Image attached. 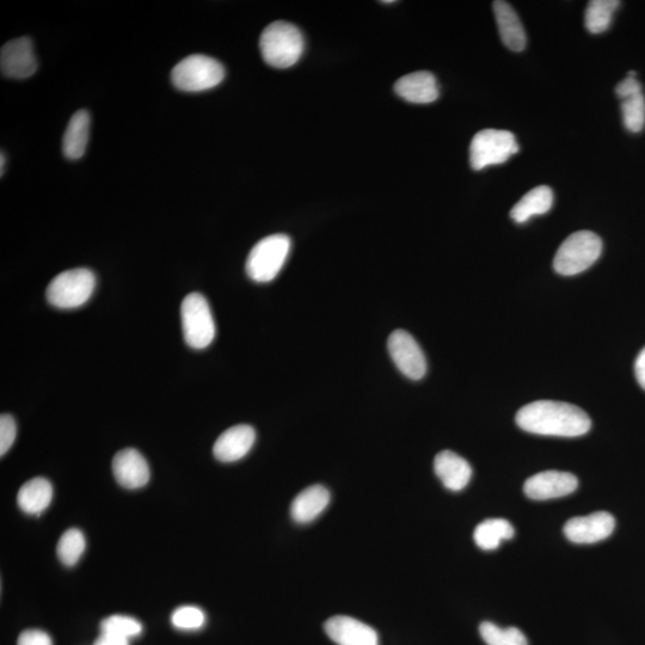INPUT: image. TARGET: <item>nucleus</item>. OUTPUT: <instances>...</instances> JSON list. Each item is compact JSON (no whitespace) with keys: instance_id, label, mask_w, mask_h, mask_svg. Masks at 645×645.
<instances>
[{"instance_id":"f257e3e1","label":"nucleus","mask_w":645,"mask_h":645,"mask_svg":"<svg viewBox=\"0 0 645 645\" xmlns=\"http://www.w3.org/2000/svg\"><path fill=\"white\" fill-rule=\"evenodd\" d=\"M515 420L525 432L562 438H577L592 427L591 419L581 408L556 401L527 404L518 411Z\"/></svg>"},{"instance_id":"f03ea898","label":"nucleus","mask_w":645,"mask_h":645,"mask_svg":"<svg viewBox=\"0 0 645 645\" xmlns=\"http://www.w3.org/2000/svg\"><path fill=\"white\" fill-rule=\"evenodd\" d=\"M304 48L303 33L292 23H270L261 35L262 58L275 69H288L296 65L303 55Z\"/></svg>"},{"instance_id":"7ed1b4c3","label":"nucleus","mask_w":645,"mask_h":645,"mask_svg":"<svg viewBox=\"0 0 645 645\" xmlns=\"http://www.w3.org/2000/svg\"><path fill=\"white\" fill-rule=\"evenodd\" d=\"M602 241L597 233L579 231L570 235L559 247L554 260L558 274L573 276L585 272L599 260Z\"/></svg>"},{"instance_id":"20e7f679","label":"nucleus","mask_w":645,"mask_h":645,"mask_svg":"<svg viewBox=\"0 0 645 645\" xmlns=\"http://www.w3.org/2000/svg\"><path fill=\"white\" fill-rule=\"evenodd\" d=\"M292 247L291 238L286 235H272L263 238L251 249L247 260V274L258 284L273 281L284 268Z\"/></svg>"},{"instance_id":"39448f33","label":"nucleus","mask_w":645,"mask_h":645,"mask_svg":"<svg viewBox=\"0 0 645 645\" xmlns=\"http://www.w3.org/2000/svg\"><path fill=\"white\" fill-rule=\"evenodd\" d=\"M96 287V276L89 269L66 270L55 276L47 287L48 303L57 309H77L88 301Z\"/></svg>"},{"instance_id":"423d86ee","label":"nucleus","mask_w":645,"mask_h":645,"mask_svg":"<svg viewBox=\"0 0 645 645\" xmlns=\"http://www.w3.org/2000/svg\"><path fill=\"white\" fill-rule=\"evenodd\" d=\"M225 78L224 66L211 57L196 54L183 59L171 71L172 84L178 90L201 92L215 88Z\"/></svg>"},{"instance_id":"0eeeda50","label":"nucleus","mask_w":645,"mask_h":645,"mask_svg":"<svg viewBox=\"0 0 645 645\" xmlns=\"http://www.w3.org/2000/svg\"><path fill=\"white\" fill-rule=\"evenodd\" d=\"M181 319L184 340L190 348L200 350L210 346L217 331L210 304L201 293L193 292L183 299Z\"/></svg>"},{"instance_id":"6e6552de","label":"nucleus","mask_w":645,"mask_h":645,"mask_svg":"<svg viewBox=\"0 0 645 645\" xmlns=\"http://www.w3.org/2000/svg\"><path fill=\"white\" fill-rule=\"evenodd\" d=\"M519 152L515 135L500 129H483L473 137L470 145V163L473 170L506 163Z\"/></svg>"},{"instance_id":"1a4fd4ad","label":"nucleus","mask_w":645,"mask_h":645,"mask_svg":"<svg viewBox=\"0 0 645 645\" xmlns=\"http://www.w3.org/2000/svg\"><path fill=\"white\" fill-rule=\"evenodd\" d=\"M393 362L405 377L420 380L426 376L427 360L419 343L408 331L395 330L387 342Z\"/></svg>"},{"instance_id":"9d476101","label":"nucleus","mask_w":645,"mask_h":645,"mask_svg":"<svg viewBox=\"0 0 645 645\" xmlns=\"http://www.w3.org/2000/svg\"><path fill=\"white\" fill-rule=\"evenodd\" d=\"M616 519L606 512L576 516L564 526L565 537L574 544H595L612 536Z\"/></svg>"},{"instance_id":"9b49d317","label":"nucleus","mask_w":645,"mask_h":645,"mask_svg":"<svg viewBox=\"0 0 645 645\" xmlns=\"http://www.w3.org/2000/svg\"><path fill=\"white\" fill-rule=\"evenodd\" d=\"M579 481L573 473L544 471L527 479L525 494L532 500L548 501L573 494Z\"/></svg>"},{"instance_id":"f8f14e48","label":"nucleus","mask_w":645,"mask_h":645,"mask_svg":"<svg viewBox=\"0 0 645 645\" xmlns=\"http://www.w3.org/2000/svg\"><path fill=\"white\" fill-rule=\"evenodd\" d=\"M0 69L5 77L26 79L38 70L33 42L20 38L6 42L0 52Z\"/></svg>"},{"instance_id":"ddd939ff","label":"nucleus","mask_w":645,"mask_h":645,"mask_svg":"<svg viewBox=\"0 0 645 645\" xmlns=\"http://www.w3.org/2000/svg\"><path fill=\"white\" fill-rule=\"evenodd\" d=\"M324 630L337 645H379L377 631L352 617L330 618L324 624Z\"/></svg>"},{"instance_id":"4468645a","label":"nucleus","mask_w":645,"mask_h":645,"mask_svg":"<svg viewBox=\"0 0 645 645\" xmlns=\"http://www.w3.org/2000/svg\"><path fill=\"white\" fill-rule=\"evenodd\" d=\"M113 472L116 481L126 489L145 487L150 481V466L143 454L134 448H125L115 454Z\"/></svg>"},{"instance_id":"2eb2a0df","label":"nucleus","mask_w":645,"mask_h":645,"mask_svg":"<svg viewBox=\"0 0 645 645\" xmlns=\"http://www.w3.org/2000/svg\"><path fill=\"white\" fill-rule=\"evenodd\" d=\"M255 441L256 432L253 427L248 425L231 427L215 441L214 457L221 463L237 462L247 456Z\"/></svg>"},{"instance_id":"dca6fc26","label":"nucleus","mask_w":645,"mask_h":645,"mask_svg":"<svg viewBox=\"0 0 645 645\" xmlns=\"http://www.w3.org/2000/svg\"><path fill=\"white\" fill-rule=\"evenodd\" d=\"M395 91L403 100L416 104L432 103L440 95L438 81L428 71L413 72L398 79Z\"/></svg>"},{"instance_id":"f3484780","label":"nucleus","mask_w":645,"mask_h":645,"mask_svg":"<svg viewBox=\"0 0 645 645\" xmlns=\"http://www.w3.org/2000/svg\"><path fill=\"white\" fill-rule=\"evenodd\" d=\"M434 471L444 487L451 491H462L472 477L470 464L452 451H442L435 457Z\"/></svg>"},{"instance_id":"a211bd4d","label":"nucleus","mask_w":645,"mask_h":645,"mask_svg":"<svg viewBox=\"0 0 645 645\" xmlns=\"http://www.w3.org/2000/svg\"><path fill=\"white\" fill-rule=\"evenodd\" d=\"M330 499L329 490L323 485L306 488L292 502V519L300 525L310 524L328 508Z\"/></svg>"},{"instance_id":"6ab92c4d","label":"nucleus","mask_w":645,"mask_h":645,"mask_svg":"<svg viewBox=\"0 0 645 645\" xmlns=\"http://www.w3.org/2000/svg\"><path fill=\"white\" fill-rule=\"evenodd\" d=\"M493 6L502 42L513 52L524 51L527 43L526 32L512 5L497 0Z\"/></svg>"},{"instance_id":"aec40b11","label":"nucleus","mask_w":645,"mask_h":645,"mask_svg":"<svg viewBox=\"0 0 645 645\" xmlns=\"http://www.w3.org/2000/svg\"><path fill=\"white\" fill-rule=\"evenodd\" d=\"M53 500V487L48 479L36 477L24 483L18 491L17 503L24 513L40 515Z\"/></svg>"},{"instance_id":"412c9836","label":"nucleus","mask_w":645,"mask_h":645,"mask_svg":"<svg viewBox=\"0 0 645 645\" xmlns=\"http://www.w3.org/2000/svg\"><path fill=\"white\" fill-rule=\"evenodd\" d=\"M554 192L548 186H539L530 190L515 204L511 211V218L518 224H524L534 215L548 213L554 205Z\"/></svg>"},{"instance_id":"4be33fe9","label":"nucleus","mask_w":645,"mask_h":645,"mask_svg":"<svg viewBox=\"0 0 645 645\" xmlns=\"http://www.w3.org/2000/svg\"><path fill=\"white\" fill-rule=\"evenodd\" d=\"M90 135V114L86 110H78L72 116L63 139V151L66 158H82L88 147Z\"/></svg>"},{"instance_id":"5701e85b","label":"nucleus","mask_w":645,"mask_h":645,"mask_svg":"<svg viewBox=\"0 0 645 645\" xmlns=\"http://www.w3.org/2000/svg\"><path fill=\"white\" fill-rule=\"evenodd\" d=\"M515 531L511 522L505 519H489L481 522L473 533V539L484 551H493L499 548L503 540H511Z\"/></svg>"},{"instance_id":"b1692460","label":"nucleus","mask_w":645,"mask_h":645,"mask_svg":"<svg viewBox=\"0 0 645 645\" xmlns=\"http://www.w3.org/2000/svg\"><path fill=\"white\" fill-rule=\"evenodd\" d=\"M618 0H592L585 15V24L589 33H605L611 27L614 12L619 8Z\"/></svg>"},{"instance_id":"393cba45","label":"nucleus","mask_w":645,"mask_h":645,"mask_svg":"<svg viewBox=\"0 0 645 645\" xmlns=\"http://www.w3.org/2000/svg\"><path fill=\"white\" fill-rule=\"evenodd\" d=\"M85 546L86 542L82 531L77 530V528H71V530L66 531L61 536L57 546L60 562L67 565V567H73L83 556Z\"/></svg>"},{"instance_id":"a878e982","label":"nucleus","mask_w":645,"mask_h":645,"mask_svg":"<svg viewBox=\"0 0 645 645\" xmlns=\"http://www.w3.org/2000/svg\"><path fill=\"white\" fill-rule=\"evenodd\" d=\"M479 634L487 645H528L526 636L519 629H501L490 622L479 626Z\"/></svg>"},{"instance_id":"bb28decb","label":"nucleus","mask_w":645,"mask_h":645,"mask_svg":"<svg viewBox=\"0 0 645 645\" xmlns=\"http://www.w3.org/2000/svg\"><path fill=\"white\" fill-rule=\"evenodd\" d=\"M102 634L118 636L129 640L137 637L143 631V625L139 620L127 616H112L104 619L101 623Z\"/></svg>"},{"instance_id":"cd10ccee","label":"nucleus","mask_w":645,"mask_h":645,"mask_svg":"<svg viewBox=\"0 0 645 645\" xmlns=\"http://www.w3.org/2000/svg\"><path fill=\"white\" fill-rule=\"evenodd\" d=\"M623 121L626 129L640 133L645 126V97L638 94L622 103Z\"/></svg>"},{"instance_id":"c85d7f7f","label":"nucleus","mask_w":645,"mask_h":645,"mask_svg":"<svg viewBox=\"0 0 645 645\" xmlns=\"http://www.w3.org/2000/svg\"><path fill=\"white\" fill-rule=\"evenodd\" d=\"M171 622L177 629L198 630L206 622L205 613L195 606H183L172 613Z\"/></svg>"},{"instance_id":"c756f323","label":"nucleus","mask_w":645,"mask_h":645,"mask_svg":"<svg viewBox=\"0 0 645 645\" xmlns=\"http://www.w3.org/2000/svg\"><path fill=\"white\" fill-rule=\"evenodd\" d=\"M17 427L14 417L8 414L0 417V456L8 453L16 440Z\"/></svg>"},{"instance_id":"7c9ffc66","label":"nucleus","mask_w":645,"mask_h":645,"mask_svg":"<svg viewBox=\"0 0 645 645\" xmlns=\"http://www.w3.org/2000/svg\"><path fill=\"white\" fill-rule=\"evenodd\" d=\"M616 94L622 101L628 100V98L634 97L638 94H642V86L640 82L637 81L635 71L629 72L628 77L617 85Z\"/></svg>"},{"instance_id":"2f4dec72","label":"nucleus","mask_w":645,"mask_h":645,"mask_svg":"<svg viewBox=\"0 0 645 645\" xmlns=\"http://www.w3.org/2000/svg\"><path fill=\"white\" fill-rule=\"evenodd\" d=\"M17 645H53V641L45 631L26 630L18 637Z\"/></svg>"},{"instance_id":"473e14b6","label":"nucleus","mask_w":645,"mask_h":645,"mask_svg":"<svg viewBox=\"0 0 645 645\" xmlns=\"http://www.w3.org/2000/svg\"><path fill=\"white\" fill-rule=\"evenodd\" d=\"M635 374L638 384L645 390V347L638 354L635 362Z\"/></svg>"},{"instance_id":"72a5a7b5","label":"nucleus","mask_w":645,"mask_h":645,"mask_svg":"<svg viewBox=\"0 0 645 645\" xmlns=\"http://www.w3.org/2000/svg\"><path fill=\"white\" fill-rule=\"evenodd\" d=\"M94 645H129L126 638L102 634L97 638V641Z\"/></svg>"},{"instance_id":"f704fd0d","label":"nucleus","mask_w":645,"mask_h":645,"mask_svg":"<svg viewBox=\"0 0 645 645\" xmlns=\"http://www.w3.org/2000/svg\"><path fill=\"white\" fill-rule=\"evenodd\" d=\"M0 162H2V164H0V170H2V176H3L4 175V169H5L4 168V163H5L4 153H2V158H0Z\"/></svg>"}]
</instances>
